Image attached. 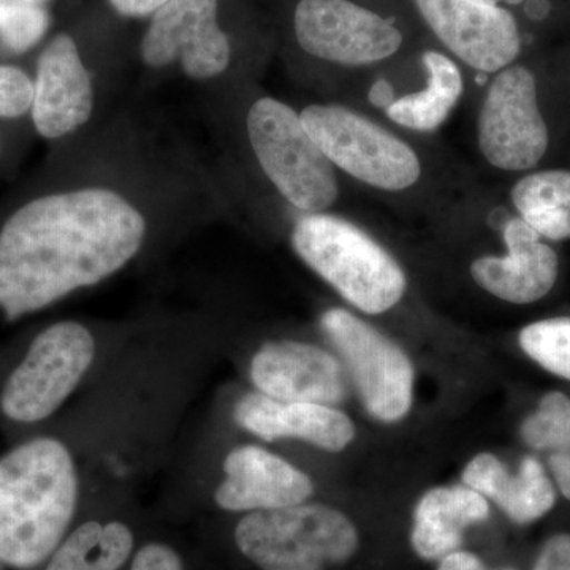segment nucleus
I'll return each mask as SVG.
<instances>
[{"instance_id":"obj_18","label":"nucleus","mask_w":570,"mask_h":570,"mask_svg":"<svg viewBox=\"0 0 570 570\" xmlns=\"http://www.w3.org/2000/svg\"><path fill=\"white\" fill-rule=\"evenodd\" d=\"M464 485L491 499L513 523L528 524L549 513L557 501L553 485L538 459L521 461L510 474L498 456L480 453L463 471Z\"/></svg>"},{"instance_id":"obj_33","label":"nucleus","mask_w":570,"mask_h":570,"mask_svg":"<svg viewBox=\"0 0 570 570\" xmlns=\"http://www.w3.org/2000/svg\"><path fill=\"white\" fill-rule=\"evenodd\" d=\"M547 11H549V3H547L546 0H530L528 13H530L532 18L540 20V18L546 17Z\"/></svg>"},{"instance_id":"obj_11","label":"nucleus","mask_w":570,"mask_h":570,"mask_svg":"<svg viewBox=\"0 0 570 570\" xmlns=\"http://www.w3.org/2000/svg\"><path fill=\"white\" fill-rule=\"evenodd\" d=\"M414 2L420 17L441 43L472 69L498 73L519 58V24L504 7L483 0Z\"/></svg>"},{"instance_id":"obj_13","label":"nucleus","mask_w":570,"mask_h":570,"mask_svg":"<svg viewBox=\"0 0 570 570\" xmlns=\"http://www.w3.org/2000/svg\"><path fill=\"white\" fill-rule=\"evenodd\" d=\"M250 381L281 401L336 406L348 395L347 376L335 356L298 341H269L255 352Z\"/></svg>"},{"instance_id":"obj_27","label":"nucleus","mask_w":570,"mask_h":570,"mask_svg":"<svg viewBox=\"0 0 570 570\" xmlns=\"http://www.w3.org/2000/svg\"><path fill=\"white\" fill-rule=\"evenodd\" d=\"M130 570H184L181 557L164 543H148L135 553Z\"/></svg>"},{"instance_id":"obj_14","label":"nucleus","mask_w":570,"mask_h":570,"mask_svg":"<svg viewBox=\"0 0 570 570\" xmlns=\"http://www.w3.org/2000/svg\"><path fill=\"white\" fill-rule=\"evenodd\" d=\"M94 89L77 43L59 33L40 55L33 82L32 121L45 138H61L91 118Z\"/></svg>"},{"instance_id":"obj_26","label":"nucleus","mask_w":570,"mask_h":570,"mask_svg":"<svg viewBox=\"0 0 570 570\" xmlns=\"http://www.w3.org/2000/svg\"><path fill=\"white\" fill-rule=\"evenodd\" d=\"M33 82L24 71L0 66V118H20L32 108Z\"/></svg>"},{"instance_id":"obj_8","label":"nucleus","mask_w":570,"mask_h":570,"mask_svg":"<svg viewBox=\"0 0 570 570\" xmlns=\"http://www.w3.org/2000/svg\"><path fill=\"white\" fill-rule=\"evenodd\" d=\"M322 330L346 360L363 406L381 422L406 417L414 397V366L406 352L341 307L326 311Z\"/></svg>"},{"instance_id":"obj_1","label":"nucleus","mask_w":570,"mask_h":570,"mask_svg":"<svg viewBox=\"0 0 570 570\" xmlns=\"http://www.w3.org/2000/svg\"><path fill=\"white\" fill-rule=\"evenodd\" d=\"M145 235V217L111 190L37 198L0 232V309L14 321L102 283L132 261Z\"/></svg>"},{"instance_id":"obj_35","label":"nucleus","mask_w":570,"mask_h":570,"mask_svg":"<svg viewBox=\"0 0 570 570\" xmlns=\"http://www.w3.org/2000/svg\"><path fill=\"white\" fill-rule=\"evenodd\" d=\"M483 2L491 3V6H520V3L527 2V0H483Z\"/></svg>"},{"instance_id":"obj_31","label":"nucleus","mask_w":570,"mask_h":570,"mask_svg":"<svg viewBox=\"0 0 570 570\" xmlns=\"http://www.w3.org/2000/svg\"><path fill=\"white\" fill-rule=\"evenodd\" d=\"M438 570H491L487 568L485 562L480 560L478 554L471 551L456 550L448 557L442 558L439 562ZM497 570H515V569H497Z\"/></svg>"},{"instance_id":"obj_15","label":"nucleus","mask_w":570,"mask_h":570,"mask_svg":"<svg viewBox=\"0 0 570 570\" xmlns=\"http://www.w3.org/2000/svg\"><path fill=\"white\" fill-rule=\"evenodd\" d=\"M214 499L228 512H258L303 504L313 494L309 475L257 445L232 450Z\"/></svg>"},{"instance_id":"obj_34","label":"nucleus","mask_w":570,"mask_h":570,"mask_svg":"<svg viewBox=\"0 0 570 570\" xmlns=\"http://www.w3.org/2000/svg\"><path fill=\"white\" fill-rule=\"evenodd\" d=\"M0 2L14 7H41L48 0H0Z\"/></svg>"},{"instance_id":"obj_7","label":"nucleus","mask_w":570,"mask_h":570,"mask_svg":"<svg viewBox=\"0 0 570 570\" xmlns=\"http://www.w3.org/2000/svg\"><path fill=\"white\" fill-rule=\"evenodd\" d=\"M96 356V341L78 322L48 326L32 341L0 393V411L11 422L51 417L78 387Z\"/></svg>"},{"instance_id":"obj_16","label":"nucleus","mask_w":570,"mask_h":570,"mask_svg":"<svg viewBox=\"0 0 570 570\" xmlns=\"http://www.w3.org/2000/svg\"><path fill=\"white\" fill-rule=\"evenodd\" d=\"M504 242V257L485 255L472 262V279L489 294L515 305L543 298L557 283L558 255L521 217L505 224Z\"/></svg>"},{"instance_id":"obj_5","label":"nucleus","mask_w":570,"mask_h":570,"mask_svg":"<svg viewBox=\"0 0 570 570\" xmlns=\"http://www.w3.org/2000/svg\"><path fill=\"white\" fill-rule=\"evenodd\" d=\"M247 134L262 170L288 204L307 214L335 204V165L307 132L302 116L279 100H257L247 115Z\"/></svg>"},{"instance_id":"obj_24","label":"nucleus","mask_w":570,"mask_h":570,"mask_svg":"<svg viewBox=\"0 0 570 570\" xmlns=\"http://www.w3.org/2000/svg\"><path fill=\"white\" fill-rule=\"evenodd\" d=\"M510 197L520 216L539 212H570V171L547 170L524 176L513 186Z\"/></svg>"},{"instance_id":"obj_10","label":"nucleus","mask_w":570,"mask_h":570,"mask_svg":"<svg viewBox=\"0 0 570 570\" xmlns=\"http://www.w3.org/2000/svg\"><path fill=\"white\" fill-rule=\"evenodd\" d=\"M294 28L307 55L347 67L385 61L404 41L395 22L352 0H299Z\"/></svg>"},{"instance_id":"obj_32","label":"nucleus","mask_w":570,"mask_h":570,"mask_svg":"<svg viewBox=\"0 0 570 570\" xmlns=\"http://www.w3.org/2000/svg\"><path fill=\"white\" fill-rule=\"evenodd\" d=\"M370 100L371 104L376 105V107H382L387 110L390 105L395 102V94H393L392 86H390L387 81L374 82L370 91Z\"/></svg>"},{"instance_id":"obj_28","label":"nucleus","mask_w":570,"mask_h":570,"mask_svg":"<svg viewBox=\"0 0 570 570\" xmlns=\"http://www.w3.org/2000/svg\"><path fill=\"white\" fill-rule=\"evenodd\" d=\"M539 236L562 242L570 238V212H539L520 216Z\"/></svg>"},{"instance_id":"obj_30","label":"nucleus","mask_w":570,"mask_h":570,"mask_svg":"<svg viewBox=\"0 0 570 570\" xmlns=\"http://www.w3.org/2000/svg\"><path fill=\"white\" fill-rule=\"evenodd\" d=\"M170 0H110L112 9L124 17L142 18L156 13Z\"/></svg>"},{"instance_id":"obj_23","label":"nucleus","mask_w":570,"mask_h":570,"mask_svg":"<svg viewBox=\"0 0 570 570\" xmlns=\"http://www.w3.org/2000/svg\"><path fill=\"white\" fill-rule=\"evenodd\" d=\"M520 347L543 370L570 381V317L546 318L524 326Z\"/></svg>"},{"instance_id":"obj_21","label":"nucleus","mask_w":570,"mask_h":570,"mask_svg":"<svg viewBox=\"0 0 570 570\" xmlns=\"http://www.w3.org/2000/svg\"><path fill=\"white\" fill-rule=\"evenodd\" d=\"M132 550V531L121 521H86L59 543L43 570H119Z\"/></svg>"},{"instance_id":"obj_12","label":"nucleus","mask_w":570,"mask_h":570,"mask_svg":"<svg viewBox=\"0 0 570 570\" xmlns=\"http://www.w3.org/2000/svg\"><path fill=\"white\" fill-rule=\"evenodd\" d=\"M141 56L151 67L181 61L187 77H217L230 63L227 33L217 22V0H170L156 11L141 41Z\"/></svg>"},{"instance_id":"obj_2","label":"nucleus","mask_w":570,"mask_h":570,"mask_svg":"<svg viewBox=\"0 0 570 570\" xmlns=\"http://www.w3.org/2000/svg\"><path fill=\"white\" fill-rule=\"evenodd\" d=\"M77 502V469L58 439H32L0 456V564L28 570L47 561Z\"/></svg>"},{"instance_id":"obj_19","label":"nucleus","mask_w":570,"mask_h":570,"mask_svg":"<svg viewBox=\"0 0 570 570\" xmlns=\"http://www.w3.org/2000/svg\"><path fill=\"white\" fill-rule=\"evenodd\" d=\"M490 515L487 498L466 485L426 491L414 510L412 550L425 561H441L463 546L464 531Z\"/></svg>"},{"instance_id":"obj_4","label":"nucleus","mask_w":570,"mask_h":570,"mask_svg":"<svg viewBox=\"0 0 570 570\" xmlns=\"http://www.w3.org/2000/svg\"><path fill=\"white\" fill-rule=\"evenodd\" d=\"M235 542L261 570H330L354 557L360 535L340 510L303 502L247 513Z\"/></svg>"},{"instance_id":"obj_25","label":"nucleus","mask_w":570,"mask_h":570,"mask_svg":"<svg viewBox=\"0 0 570 570\" xmlns=\"http://www.w3.org/2000/svg\"><path fill=\"white\" fill-rule=\"evenodd\" d=\"M50 17L43 7H14L0 2V43L11 52H24L48 31Z\"/></svg>"},{"instance_id":"obj_29","label":"nucleus","mask_w":570,"mask_h":570,"mask_svg":"<svg viewBox=\"0 0 570 570\" xmlns=\"http://www.w3.org/2000/svg\"><path fill=\"white\" fill-rule=\"evenodd\" d=\"M532 570H570V534L551 538L540 550Z\"/></svg>"},{"instance_id":"obj_20","label":"nucleus","mask_w":570,"mask_h":570,"mask_svg":"<svg viewBox=\"0 0 570 570\" xmlns=\"http://www.w3.org/2000/svg\"><path fill=\"white\" fill-rule=\"evenodd\" d=\"M422 61L428 71L426 88L395 99L385 111L397 126L433 132L459 104L464 81L459 66L442 52L425 51Z\"/></svg>"},{"instance_id":"obj_3","label":"nucleus","mask_w":570,"mask_h":570,"mask_svg":"<svg viewBox=\"0 0 570 570\" xmlns=\"http://www.w3.org/2000/svg\"><path fill=\"white\" fill-rule=\"evenodd\" d=\"M292 245L311 269L362 313H387L406 294V275L395 258L346 219L307 214L296 223Z\"/></svg>"},{"instance_id":"obj_6","label":"nucleus","mask_w":570,"mask_h":570,"mask_svg":"<svg viewBox=\"0 0 570 570\" xmlns=\"http://www.w3.org/2000/svg\"><path fill=\"white\" fill-rule=\"evenodd\" d=\"M299 116L330 163L352 178L390 193L419 181L414 149L366 116L341 105H309Z\"/></svg>"},{"instance_id":"obj_9","label":"nucleus","mask_w":570,"mask_h":570,"mask_svg":"<svg viewBox=\"0 0 570 570\" xmlns=\"http://www.w3.org/2000/svg\"><path fill=\"white\" fill-rule=\"evenodd\" d=\"M478 137L483 157L499 170H530L546 156L549 129L527 67L498 71L480 108Z\"/></svg>"},{"instance_id":"obj_17","label":"nucleus","mask_w":570,"mask_h":570,"mask_svg":"<svg viewBox=\"0 0 570 570\" xmlns=\"http://www.w3.org/2000/svg\"><path fill=\"white\" fill-rule=\"evenodd\" d=\"M234 417L243 430L264 441L299 439L325 452H343L355 438L354 423L340 409L275 400L261 392L243 396Z\"/></svg>"},{"instance_id":"obj_22","label":"nucleus","mask_w":570,"mask_h":570,"mask_svg":"<svg viewBox=\"0 0 570 570\" xmlns=\"http://www.w3.org/2000/svg\"><path fill=\"white\" fill-rule=\"evenodd\" d=\"M521 438L531 449L549 453V464L561 493L570 501V400L551 392L538 411L524 420Z\"/></svg>"}]
</instances>
